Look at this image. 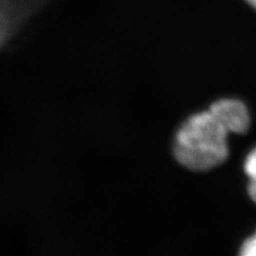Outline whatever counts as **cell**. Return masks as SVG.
<instances>
[{"label": "cell", "mask_w": 256, "mask_h": 256, "mask_svg": "<svg viewBox=\"0 0 256 256\" xmlns=\"http://www.w3.org/2000/svg\"><path fill=\"white\" fill-rule=\"evenodd\" d=\"M228 132L210 110L189 116L175 134L173 157L191 172H208L230 157Z\"/></svg>", "instance_id": "6da1fadb"}, {"label": "cell", "mask_w": 256, "mask_h": 256, "mask_svg": "<svg viewBox=\"0 0 256 256\" xmlns=\"http://www.w3.org/2000/svg\"><path fill=\"white\" fill-rule=\"evenodd\" d=\"M210 110L226 132L244 134L250 130L251 116L244 104L235 98H222L212 104Z\"/></svg>", "instance_id": "7a4b0ae2"}, {"label": "cell", "mask_w": 256, "mask_h": 256, "mask_svg": "<svg viewBox=\"0 0 256 256\" xmlns=\"http://www.w3.org/2000/svg\"><path fill=\"white\" fill-rule=\"evenodd\" d=\"M244 172L248 178L246 192L251 201L256 205V146L246 154L244 160Z\"/></svg>", "instance_id": "3957f363"}, {"label": "cell", "mask_w": 256, "mask_h": 256, "mask_svg": "<svg viewBox=\"0 0 256 256\" xmlns=\"http://www.w3.org/2000/svg\"><path fill=\"white\" fill-rule=\"evenodd\" d=\"M238 256H256V230L252 235L244 240L239 248Z\"/></svg>", "instance_id": "277c9868"}, {"label": "cell", "mask_w": 256, "mask_h": 256, "mask_svg": "<svg viewBox=\"0 0 256 256\" xmlns=\"http://www.w3.org/2000/svg\"><path fill=\"white\" fill-rule=\"evenodd\" d=\"M11 26V16L6 6L0 4V43H2Z\"/></svg>", "instance_id": "5b68a950"}, {"label": "cell", "mask_w": 256, "mask_h": 256, "mask_svg": "<svg viewBox=\"0 0 256 256\" xmlns=\"http://www.w3.org/2000/svg\"><path fill=\"white\" fill-rule=\"evenodd\" d=\"M246 2L249 4H251L254 9H256V0H246Z\"/></svg>", "instance_id": "8992f818"}]
</instances>
